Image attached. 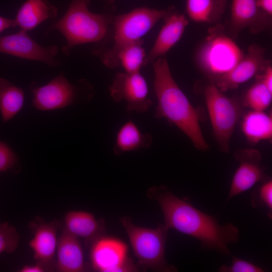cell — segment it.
<instances>
[{
  "label": "cell",
  "mask_w": 272,
  "mask_h": 272,
  "mask_svg": "<svg viewBox=\"0 0 272 272\" xmlns=\"http://www.w3.org/2000/svg\"><path fill=\"white\" fill-rule=\"evenodd\" d=\"M221 272H262V268L253 263L232 256L231 265H222L219 269Z\"/></svg>",
  "instance_id": "28"
},
{
  "label": "cell",
  "mask_w": 272,
  "mask_h": 272,
  "mask_svg": "<svg viewBox=\"0 0 272 272\" xmlns=\"http://www.w3.org/2000/svg\"><path fill=\"white\" fill-rule=\"evenodd\" d=\"M215 137L221 151L228 153L231 139L239 120L241 109L238 101L225 95L215 84L203 90Z\"/></svg>",
  "instance_id": "7"
},
{
  "label": "cell",
  "mask_w": 272,
  "mask_h": 272,
  "mask_svg": "<svg viewBox=\"0 0 272 272\" xmlns=\"http://www.w3.org/2000/svg\"><path fill=\"white\" fill-rule=\"evenodd\" d=\"M109 93L115 103L124 101L128 112L144 113L151 107L152 101L149 97V87L145 78L140 73H117L109 87Z\"/></svg>",
  "instance_id": "8"
},
{
  "label": "cell",
  "mask_w": 272,
  "mask_h": 272,
  "mask_svg": "<svg viewBox=\"0 0 272 272\" xmlns=\"http://www.w3.org/2000/svg\"><path fill=\"white\" fill-rule=\"evenodd\" d=\"M60 225L59 221L57 220L45 222L40 218L30 222L29 224L33 235L29 245L33 251L34 258L48 271L55 267L54 256L58 240L57 233Z\"/></svg>",
  "instance_id": "13"
},
{
  "label": "cell",
  "mask_w": 272,
  "mask_h": 272,
  "mask_svg": "<svg viewBox=\"0 0 272 272\" xmlns=\"http://www.w3.org/2000/svg\"><path fill=\"white\" fill-rule=\"evenodd\" d=\"M251 202L254 207H264L267 210L269 217H271L272 211V181H264L262 184L255 190L251 196Z\"/></svg>",
  "instance_id": "27"
},
{
  "label": "cell",
  "mask_w": 272,
  "mask_h": 272,
  "mask_svg": "<svg viewBox=\"0 0 272 272\" xmlns=\"http://www.w3.org/2000/svg\"><path fill=\"white\" fill-rule=\"evenodd\" d=\"M126 244L121 240L102 236L92 243L90 257L92 268L98 271H135L127 256Z\"/></svg>",
  "instance_id": "9"
},
{
  "label": "cell",
  "mask_w": 272,
  "mask_h": 272,
  "mask_svg": "<svg viewBox=\"0 0 272 272\" xmlns=\"http://www.w3.org/2000/svg\"><path fill=\"white\" fill-rule=\"evenodd\" d=\"M241 128L250 143L270 140L272 138L271 116L264 111L252 110L243 117Z\"/></svg>",
  "instance_id": "22"
},
{
  "label": "cell",
  "mask_w": 272,
  "mask_h": 272,
  "mask_svg": "<svg viewBox=\"0 0 272 272\" xmlns=\"http://www.w3.org/2000/svg\"><path fill=\"white\" fill-rule=\"evenodd\" d=\"M143 43L140 39L124 46L117 55V66H121L126 73H140L147 55Z\"/></svg>",
  "instance_id": "24"
},
{
  "label": "cell",
  "mask_w": 272,
  "mask_h": 272,
  "mask_svg": "<svg viewBox=\"0 0 272 272\" xmlns=\"http://www.w3.org/2000/svg\"><path fill=\"white\" fill-rule=\"evenodd\" d=\"M19 235L16 229L9 223H0V254L4 252L12 253L19 243Z\"/></svg>",
  "instance_id": "26"
},
{
  "label": "cell",
  "mask_w": 272,
  "mask_h": 272,
  "mask_svg": "<svg viewBox=\"0 0 272 272\" xmlns=\"http://www.w3.org/2000/svg\"><path fill=\"white\" fill-rule=\"evenodd\" d=\"M265 53V49L262 46L251 44L247 53L231 71L215 79V85L223 92L238 88L260 74L270 63L266 59Z\"/></svg>",
  "instance_id": "12"
},
{
  "label": "cell",
  "mask_w": 272,
  "mask_h": 272,
  "mask_svg": "<svg viewBox=\"0 0 272 272\" xmlns=\"http://www.w3.org/2000/svg\"><path fill=\"white\" fill-rule=\"evenodd\" d=\"M235 157L240 164L233 176L228 200L264 179L263 169L260 164L261 157L257 150H241L235 153Z\"/></svg>",
  "instance_id": "15"
},
{
  "label": "cell",
  "mask_w": 272,
  "mask_h": 272,
  "mask_svg": "<svg viewBox=\"0 0 272 272\" xmlns=\"http://www.w3.org/2000/svg\"><path fill=\"white\" fill-rule=\"evenodd\" d=\"M57 8L48 0H26L18 10L15 20L20 30L31 31L48 19L55 18Z\"/></svg>",
  "instance_id": "19"
},
{
  "label": "cell",
  "mask_w": 272,
  "mask_h": 272,
  "mask_svg": "<svg viewBox=\"0 0 272 272\" xmlns=\"http://www.w3.org/2000/svg\"><path fill=\"white\" fill-rule=\"evenodd\" d=\"M244 55L233 39L226 34L223 26L218 24L209 28L196 58L199 67L216 79L231 71Z\"/></svg>",
  "instance_id": "5"
},
{
  "label": "cell",
  "mask_w": 272,
  "mask_h": 272,
  "mask_svg": "<svg viewBox=\"0 0 272 272\" xmlns=\"http://www.w3.org/2000/svg\"><path fill=\"white\" fill-rule=\"evenodd\" d=\"M91 1L71 0L64 15L46 30V35L53 30L63 35L66 43L61 49L66 56L74 47L85 43H93L92 53L98 55L112 38L115 5L106 4L102 13H94L89 9Z\"/></svg>",
  "instance_id": "3"
},
{
  "label": "cell",
  "mask_w": 272,
  "mask_h": 272,
  "mask_svg": "<svg viewBox=\"0 0 272 272\" xmlns=\"http://www.w3.org/2000/svg\"><path fill=\"white\" fill-rule=\"evenodd\" d=\"M152 137L148 133H142L131 120L123 123L118 130L114 153L119 156L122 153L149 148L152 144Z\"/></svg>",
  "instance_id": "20"
},
{
  "label": "cell",
  "mask_w": 272,
  "mask_h": 272,
  "mask_svg": "<svg viewBox=\"0 0 272 272\" xmlns=\"http://www.w3.org/2000/svg\"><path fill=\"white\" fill-rule=\"evenodd\" d=\"M58 50L57 45H40L27 32L20 30L16 33L0 37V52L23 59L42 61L52 67L61 63L56 58Z\"/></svg>",
  "instance_id": "10"
},
{
  "label": "cell",
  "mask_w": 272,
  "mask_h": 272,
  "mask_svg": "<svg viewBox=\"0 0 272 272\" xmlns=\"http://www.w3.org/2000/svg\"><path fill=\"white\" fill-rule=\"evenodd\" d=\"M165 10L140 7L131 11L114 15L113 20L112 46L98 55L108 68L117 67L116 57L119 51L127 44L141 39L165 14Z\"/></svg>",
  "instance_id": "4"
},
{
  "label": "cell",
  "mask_w": 272,
  "mask_h": 272,
  "mask_svg": "<svg viewBox=\"0 0 272 272\" xmlns=\"http://www.w3.org/2000/svg\"><path fill=\"white\" fill-rule=\"evenodd\" d=\"M270 63H269L260 74L256 76L257 79L272 91V66Z\"/></svg>",
  "instance_id": "30"
},
{
  "label": "cell",
  "mask_w": 272,
  "mask_h": 272,
  "mask_svg": "<svg viewBox=\"0 0 272 272\" xmlns=\"http://www.w3.org/2000/svg\"><path fill=\"white\" fill-rule=\"evenodd\" d=\"M17 157L12 149L0 141V172L6 171L15 164Z\"/></svg>",
  "instance_id": "29"
},
{
  "label": "cell",
  "mask_w": 272,
  "mask_h": 272,
  "mask_svg": "<svg viewBox=\"0 0 272 272\" xmlns=\"http://www.w3.org/2000/svg\"><path fill=\"white\" fill-rule=\"evenodd\" d=\"M120 221L126 231L139 266L146 269L159 271L177 270L165 260L168 229L164 225L161 224L153 229L135 225L127 217L122 218Z\"/></svg>",
  "instance_id": "6"
},
{
  "label": "cell",
  "mask_w": 272,
  "mask_h": 272,
  "mask_svg": "<svg viewBox=\"0 0 272 272\" xmlns=\"http://www.w3.org/2000/svg\"><path fill=\"white\" fill-rule=\"evenodd\" d=\"M30 90L33 95L32 105L41 110L64 108L73 104L78 96L77 87L63 75H59L46 85L37 86L34 83Z\"/></svg>",
  "instance_id": "11"
},
{
  "label": "cell",
  "mask_w": 272,
  "mask_h": 272,
  "mask_svg": "<svg viewBox=\"0 0 272 272\" xmlns=\"http://www.w3.org/2000/svg\"><path fill=\"white\" fill-rule=\"evenodd\" d=\"M17 26L15 19H9L0 16V33L9 28Z\"/></svg>",
  "instance_id": "33"
},
{
  "label": "cell",
  "mask_w": 272,
  "mask_h": 272,
  "mask_svg": "<svg viewBox=\"0 0 272 272\" xmlns=\"http://www.w3.org/2000/svg\"><path fill=\"white\" fill-rule=\"evenodd\" d=\"M24 100L22 89L0 78V111L4 122L11 119L22 109Z\"/></svg>",
  "instance_id": "23"
},
{
  "label": "cell",
  "mask_w": 272,
  "mask_h": 272,
  "mask_svg": "<svg viewBox=\"0 0 272 272\" xmlns=\"http://www.w3.org/2000/svg\"><path fill=\"white\" fill-rule=\"evenodd\" d=\"M48 270L43 264L38 262L34 264L25 265L19 270L20 272H44Z\"/></svg>",
  "instance_id": "32"
},
{
  "label": "cell",
  "mask_w": 272,
  "mask_h": 272,
  "mask_svg": "<svg viewBox=\"0 0 272 272\" xmlns=\"http://www.w3.org/2000/svg\"><path fill=\"white\" fill-rule=\"evenodd\" d=\"M227 4V0H186V12L194 22L215 24L222 19Z\"/></svg>",
  "instance_id": "21"
},
{
  "label": "cell",
  "mask_w": 272,
  "mask_h": 272,
  "mask_svg": "<svg viewBox=\"0 0 272 272\" xmlns=\"http://www.w3.org/2000/svg\"><path fill=\"white\" fill-rule=\"evenodd\" d=\"M271 100L272 91L258 79L248 89L244 98L245 104L256 111H264L270 106Z\"/></svg>",
  "instance_id": "25"
},
{
  "label": "cell",
  "mask_w": 272,
  "mask_h": 272,
  "mask_svg": "<svg viewBox=\"0 0 272 272\" xmlns=\"http://www.w3.org/2000/svg\"><path fill=\"white\" fill-rule=\"evenodd\" d=\"M55 268L59 272H82L86 270L84 253L78 238L64 228L56 247Z\"/></svg>",
  "instance_id": "17"
},
{
  "label": "cell",
  "mask_w": 272,
  "mask_h": 272,
  "mask_svg": "<svg viewBox=\"0 0 272 272\" xmlns=\"http://www.w3.org/2000/svg\"><path fill=\"white\" fill-rule=\"evenodd\" d=\"M163 18L164 23L156 41L147 54L144 65L152 64L156 59L163 57L181 38L189 21L175 7L171 6L165 9Z\"/></svg>",
  "instance_id": "14"
},
{
  "label": "cell",
  "mask_w": 272,
  "mask_h": 272,
  "mask_svg": "<svg viewBox=\"0 0 272 272\" xmlns=\"http://www.w3.org/2000/svg\"><path fill=\"white\" fill-rule=\"evenodd\" d=\"M63 228L89 244L103 236L105 225L103 221L97 220L90 213L73 211L65 215Z\"/></svg>",
  "instance_id": "18"
},
{
  "label": "cell",
  "mask_w": 272,
  "mask_h": 272,
  "mask_svg": "<svg viewBox=\"0 0 272 272\" xmlns=\"http://www.w3.org/2000/svg\"><path fill=\"white\" fill-rule=\"evenodd\" d=\"M271 19L258 9L256 0H232L229 30L231 36L236 38L241 31L249 28L253 33L265 29Z\"/></svg>",
  "instance_id": "16"
},
{
  "label": "cell",
  "mask_w": 272,
  "mask_h": 272,
  "mask_svg": "<svg viewBox=\"0 0 272 272\" xmlns=\"http://www.w3.org/2000/svg\"><path fill=\"white\" fill-rule=\"evenodd\" d=\"M150 197L156 200L162 211L164 225L198 239L202 248L230 255L229 244L239 239L238 228L231 224L221 225L217 219L180 198L165 186L149 189Z\"/></svg>",
  "instance_id": "1"
},
{
  "label": "cell",
  "mask_w": 272,
  "mask_h": 272,
  "mask_svg": "<svg viewBox=\"0 0 272 272\" xmlns=\"http://www.w3.org/2000/svg\"><path fill=\"white\" fill-rule=\"evenodd\" d=\"M154 73V89L158 104L155 116L165 118L180 129L196 148L207 150L199 125L200 114L174 80L167 59L159 57L152 63Z\"/></svg>",
  "instance_id": "2"
},
{
  "label": "cell",
  "mask_w": 272,
  "mask_h": 272,
  "mask_svg": "<svg viewBox=\"0 0 272 272\" xmlns=\"http://www.w3.org/2000/svg\"><path fill=\"white\" fill-rule=\"evenodd\" d=\"M105 2L106 4H114L115 0H101Z\"/></svg>",
  "instance_id": "34"
},
{
  "label": "cell",
  "mask_w": 272,
  "mask_h": 272,
  "mask_svg": "<svg viewBox=\"0 0 272 272\" xmlns=\"http://www.w3.org/2000/svg\"><path fill=\"white\" fill-rule=\"evenodd\" d=\"M258 9L267 18L271 19L272 0H256Z\"/></svg>",
  "instance_id": "31"
}]
</instances>
